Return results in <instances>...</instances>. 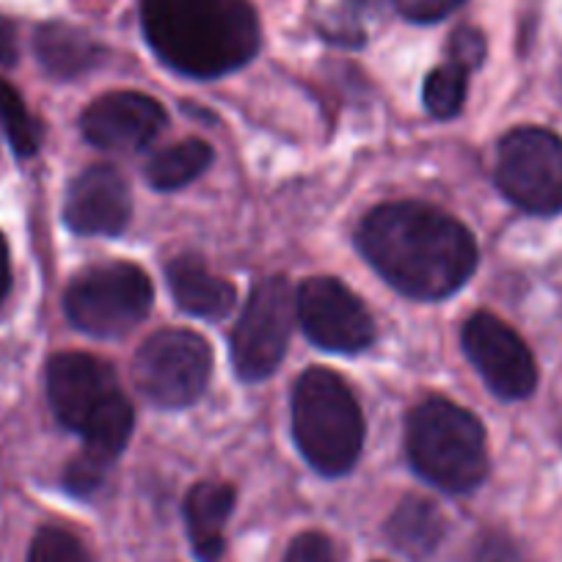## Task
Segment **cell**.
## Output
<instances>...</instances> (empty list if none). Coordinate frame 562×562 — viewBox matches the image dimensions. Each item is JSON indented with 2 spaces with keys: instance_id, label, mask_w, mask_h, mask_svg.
<instances>
[{
  "instance_id": "cell-1",
  "label": "cell",
  "mask_w": 562,
  "mask_h": 562,
  "mask_svg": "<svg viewBox=\"0 0 562 562\" xmlns=\"http://www.w3.org/2000/svg\"><path fill=\"white\" fill-rule=\"evenodd\" d=\"M356 243L394 290L416 301L458 293L480 259L477 243L461 221L422 202L375 207L361 221Z\"/></svg>"
},
{
  "instance_id": "cell-2",
  "label": "cell",
  "mask_w": 562,
  "mask_h": 562,
  "mask_svg": "<svg viewBox=\"0 0 562 562\" xmlns=\"http://www.w3.org/2000/svg\"><path fill=\"white\" fill-rule=\"evenodd\" d=\"M140 20L160 61L188 78H224L259 50L251 0H140Z\"/></svg>"
},
{
  "instance_id": "cell-3",
  "label": "cell",
  "mask_w": 562,
  "mask_h": 562,
  "mask_svg": "<svg viewBox=\"0 0 562 562\" xmlns=\"http://www.w3.org/2000/svg\"><path fill=\"white\" fill-rule=\"evenodd\" d=\"M408 461L425 483L467 494L488 474L485 430L472 411L445 397H430L408 416Z\"/></svg>"
},
{
  "instance_id": "cell-4",
  "label": "cell",
  "mask_w": 562,
  "mask_h": 562,
  "mask_svg": "<svg viewBox=\"0 0 562 562\" xmlns=\"http://www.w3.org/2000/svg\"><path fill=\"white\" fill-rule=\"evenodd\" d=\"M293 434L323 477H342L356 467L364 445V416L337 372L312 367L295 381Z\"/></svg>"
},
{
  "instance_id": "cell-5",
  "label": "cell",
  "mask_w": 562,
  "mask_h": 562,
  "mask_svg": "<svg viewBox=\"0 0 562 562\" xmlns=\"http://www.w3.org/2000/svg\"><path fill=\"white\" fill-rule=\"evenodd\" d=\"M153 281L130 262L83 270L64 293V312L75 328L91 337H122L153 310Z\"/></svg>"
},
{
  "instance_id": "cell-6",
  "label": "cell",
  "mask_w": 562,
  "mask_h": 562,
  "mask_svg": "<svg viewBox=\"0 0 562 562\" xmlns=\"http://www.w3.org/2000/svg\"><path fill=\"white\" fill-rule=\"evenodd\" d=\"M494 175L505 199L524 213H562V138L551 130H510L496 149Z\"/></svg>"
},
{
  "instance_id": "cell-7",
  "label": "cell",
  "mask_w": 562,
  "mask_h": 562,
  "mask_svg": "<svg viewBox=\"0 0 562 562\" xmlns=\"http://www.w3.org/2000/svg\"><path fill=\"white\" fill-rule=\"evenodd\" d=\"M213 356L199 334L171 328L158 331L138 348L133 378L160 408H186L196 403L210 383Z\"/></svg>"
},
{
  "instance_id": "cell-8",
  "label": "cell",
  "mask_w": 562,
  "mask_h": 562,
  "mask_svg": "<svg viewBox=\"0 0 562 562\" xmlns=\"http://www.w3.org/2000/svg\"><path fill=\"white\" fill-rule=\"evenodd\" d=\"M295 301L284 276L259 281L232 334V364L240 381L257 383L273 375L288 353Z\"/></svg>"
},
{
  "instance_id": "cell-9",
  "label": "cell",
  "mask_w": 562,
  "mask_h": 562,
  "mask_svg": "<svg viewBox=\"0 0 562 562\" xmlns=\"http://www.w3.org/2000/svg\"><path fill=\"white\" fill-rule=\"evenodd\" d=\"M301 328L328 353H361L375 342V323L356 293L342 281L317 276L301 284L295 299Z\"/></svg>"
},
{
  "instance_id": "cell-10",
  "label": "cell",
  "mask_w": 562,
  "mask_h": 562,
  "mask_svg": "<svg viewBox=\"0 0 562 562\" xmlns=\"http://www.w3.org/2000/svg\"><path fill=\"white\" fill-rule=\"evenodd\" d=\"M463 350L491 392L502 400H524L538 386V367L527 342L491 312H477L463 326Z\"/></svg>"
},
{
  "instance_id": "cell-11",
  "label": "cell",
  "mask_w": 562,
  "mask_h": 562,
  "mask_svg": "<svg viewBox=\"0 0 562 562\" xmlns=\"http://www.w3.org/2000/svg\"><path fill=\"white\" fill-rule=\"evenodd\" d=\"M122 394L111 364L86 353H58L47 364V397L64 428L83 434Z\"/></svg>"
},
{
  "instance_id": "cell-12",
  "label": "cell",
  "mask_w": 562,
  "mask_h": 562,
  "mask_svg": "<svg viewBox=\"0 0 562 562\" xmlns=\"http://www.w3.org/2000/svg\"><path fill=\"white\" fill-rule=\"evenodd\" d=\"M80 127L89 144L108 153H135L153 144L166 127L158 100L138 91H113L86 108Z\"/></svg>"
},
{
  "instance_id": "cell-13",
  "label": "cell",
  "mask_w": 562,
  "mask_h": 562,
  "mask_svg": "<svg viewBox=\"0 0 562 562\" xmlns=\"http://www.w3.org/2000/svg\"><path fill=\"white\" fill-rule=\"evenodd\" d=\"M130 210V188L113 166H91L80 171L64 199V221L78 235H122Z\"/></svg>"
},
{
  "instance_id": "cell-14",
  "label": "cell",
  "mask_w": 562,
  "mask_h": 562,
  "mask_svg": "<svg viewBox=\"0 0 562 562\" xmlns=\"http://www.w3.org/2000/svg\"><path fill=\"white\" fill-rule=\"evenodd\" d=\"M169 290L182 312L204 321H221L235 310V288L221 276L210 273L199 257H177L169 268Z\"/></svg>"
},
{
  "instance_id": "cell-15",
  "label": "cell",
  "mask_w": 562,
  "mask_h": 562,
  "mask_svg": "<svg viewBox=\"0 0 562 562\" xmlns=\"http://www.w3.org/2000/svg\"><path fill=\"white\" fill-rule=\"evenodd\" d=\"M235 507V488L215 480L193 485L186 499L191 546L202 562H218L224 554V527Z\"/></svg>"
},
{
  "instance_id": "cell-16",
  "label": "cell",
  "mask_w": 562,
  "mask_h": 562,
  "mask_svg": "<svg viewBox=\"0 0 562 562\" xmlns=\"http://www.w3.org/2000/svg\"><path fill=\"white\" fill-rule=\"evenodd\" d=\"M36 58L47 75L58 80H72L100 67L105 50L86 31L67 23H45L34 36Z\"/></svg>"
},
{
  "instance_id": "cell-17",
  "label": "cell",
  "mask_w": 562,
  "mask_h": 562,
  "mask_svg": "<svg viewBox=\"0 0 562 562\" xmlns=\"http://www.w3.org/2000/svg\"><path fill=\"white\" fill-rule=\"evenodd\" d=\"M386 535L394 549L408 560H428L445 540L447 521L434 502L408 496L389 518Z\"/></svg>"
},
{
  "instance_id": "cell-18",
  "label": "cell",
  "mask_w": 562,
  "mask_h": 562,
  "mask_svg": "<svg viewBox=\"0 0 562 562\" xmlns=\"http://www.w3.org/2000/svg\"><path fill=\"white\" fill-rule=\"evenodd\" d=\"M213 164V149L199 138H188L155 153L147 164V182L155 191H177L202 177Z\"/></svg>"
},
{
  "instance_id": "cell-19",
  "label": "cell",
  "mask_w": 562,
  "mask_h": 562,
  "mask_svg": "<svg viewBox=\"0 0 562 562\" xmlns=\"http://www.w3.org/2000/svg\"><path fill=\"white\" fill-rule=\"evenodd\" d=\"M467 69L452 61L428 75L422 97L436 119H452L456 113H461L463 100H467Z\"/></svg>"
},
{
  "instance_id": "cell-20",
  "label": "cell",
  "mask_w": 562,
  "mask_h": 562,
  "mask_svg": "<svg viewBox=\"0 0 562 562\" xmlns=\"http://www.w3.org/2000/svg\"><path fill=\"white\" fill-rule=\"evenodd\" d=\"M0 124L7 130L9 140H12V149L20 158H31V155L40 149V124L31 119V113L25 111L20 94L7 83V80H0Z\"/></svg>"
},
{
  "instance_id": "cell-21",
  "label": "cell",
  "mask_w": 562,
  "mask_h": 562,
  "mask_svg": "<svg viewBox=\"0 0 562 562\" xmlns=\"http://www.w3.org/2000/svg\"><path fill=\"white\" fill-rule=\"evenodd\" d=\"M29 562H89L86 546L61 527H42L31 543Z\"/></svg>"
},
{
  "instance_id": "cell-22",
  "label": "cell",
  "mask_w": 562,
  "mask_h": 562,
  "mask_svg": "<svg viewBox=\"0 0 562 562\" xmlns=\"http://www.w3.org/2000/svg\"><path fill=\"white\" fill-rule=\"evenodd\" d=\"M467 562H527V557L507 535L485 532L474 540Z\"/></svg>"
},
{
  "instance_id": "cell-23",
  "label": "cell",
  "mask_w": 562,
  "mask_h": 562,
  "mask_svg": "<svg viewBox=\"0 0 562 562\" xmlns=\"http://www.w3.org/2000/svg\"><path fill=\"white\" fill-rule=\"evenodd\" d=\"M461 7L463 0H394V9H397L408 23L419 25L441 23V20H447Z\"/></svg>"
},
{
  "instance_id": "cell-24",
  "label": "cell",
  "mask_w": 562,
  "mask_h": 562,
  "mask_svg": "<svg viewBox=\"0 0 562 562\" xmlns=\"http://www.w3.org/2000/svg\"><path fill=\"white\" fill-rule=\"evenodd\" d=\"M284 562H337V549L323 532H304L290 543Z\"/></svg>"
},
{
  "instance_id": "cell-25",
  "label": "cell",
  "mask_w": 562,
  "mask_h": 562,
  "mask_svg": "<svg viewBox=\"0 0 562 562\" xmlns=\"http://www.w3.org/2000/svg\"><path fill=\"white\" fill-rule=\"evenodd\" d=\"M485 58V36L477 29H458L450 40V61L461 69H477Z\"/></svg>"
},
{
  "instance_id": "cell-26",
  "label": "cell",
  "mask_w": 562,
  "mask_h": 562,
  "mask_svg": "<svg viewBox=\"0 0 562 562\" xmlns=\"http://www.w3.org/2000/svg\"><path fill=\"white\" fill-rule=\"evenodd\" d=\"M18 61V31L7 18H0V67Z\"/></svg>"
},
{
  "instance_id": "cell-27",
  "label": "cell",
  "mask_w": 562,
  "mask_h": 562,
  "mask_svg": "<svg viewBox=\"0 0 562 562\" xmlns=\"http://www.w3.org/2000/svg\"><path fill=\"white\" fill-rule=\"evenodd\" d=\"M9 288H12V265H9V248L3 235H0V304L9 295Z\"/></svg>"
},
{
  "instance_id": "cell-28",
  "label": "cell",
  "mask_w": 562,
  "mask_h": 562,
  "mask_svg": "<svg viewBox=\"0 0 562 562\" xmlns=\"http://www.w3.org/2000/svg\"><path fill=\"white\" fill-rule=\"evenodd\" d=\"M348 3H350V7H353V9H370L372 3H375V0H348Z\"/></svg>"
}]
</instances>
